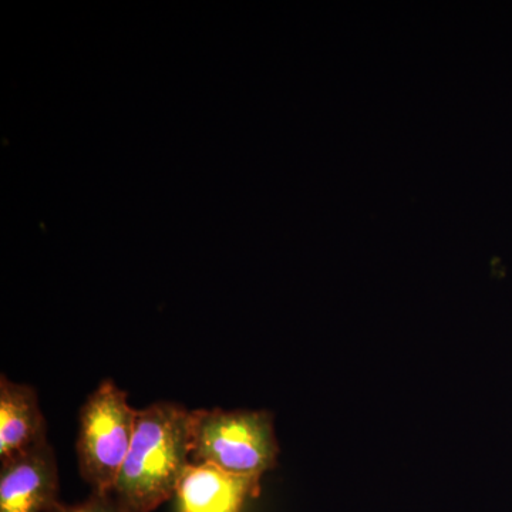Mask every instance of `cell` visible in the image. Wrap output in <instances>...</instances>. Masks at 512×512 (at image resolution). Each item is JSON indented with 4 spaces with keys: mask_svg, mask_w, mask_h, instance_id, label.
Segmentation results:
<instances>
[{
    "mask_svg": "<svg viewBox=\"0 0 512 512\" xmlns=\"http://www.w3.org/2000/svg\"><path fill=\"white\" fill-rule=\"evenodd\" d=\"M52 512H128L113 494L92 493L87 500L74 505L60 503Z\"/></svg>",
    "mask_w": 512,
    "mask_h": 512,
    "instance_id": "obj_7",
    "label": "cell"
},
{
    "mask_svg": "<svg viewBox=\"0 0 512 512\" xmlns=\"http://www.w3.org/2000/svg\"><path fill=\"white\" fill-rule=\"evenodd\" d=\"M46 441L47 426L39 394L29 384L0 376V461Z\"/></svg>",
    "mask_w": 512,
    "mask_h": 512,
    "instance_id": "obj_6",
    "label": "cell"
},
{
    "mask_svg": "<svg viewBox=\"0 0 512 512\" xmlns=\"http://www.w3.org/2000/svg\"><path fill=\"white\" fill-rule=\"evenodd\" d=\"M192 412L171 402L137 410L136 430L114 488L128 512H153L174 498L191 464Z\"/></svg>",
    "mask_w": 512,
    "mask_h": 512,
    "instance_id": "obj_1",
    "label": "cell"
},
{
    "mask_svg": "<svg viewBox=\"0 0 512 512\" xmlns=\"http://www.w3.org/2000/svg\"><path fill=\"white\" fill-rule=\"evenodd\" d=\"M261 493V480L192 463L175 491L177 512H242Z\"/></svg>",
    "mask_w": 512,
    "mask_h": 512,
    "instance_id": "obj_5",
    "label": "cell"
},
{
    "mask_svg": "<svg viewBox=\"0 0 512 512\" xmlns=\"http://www.w3.org/2000/svg\"><path fill=\"white\" fill-rule=\"evenodd\" d=\"M279 451L268 410H192V463L261 480L278 464Z\"/></svg>",
    "mask_w": 512,
    "mask_h": 512,
    "instance_id": "obj_2",
    "label": "cell"
},
{
    "mask_svg": "<svg viewBox=\"0 0 512 512\" xmlns=\"http://www.w3.org/2000/svg\"><path fill=\"white\" fill-rule=\"evenodd\" d=\"M0 463V512H52L60 504L59 468L49 441Z\"/></svg>",
    "mask_w": 512,
    "mask_h": 512,
    "instance_id": "obj_4",
    "label": "cell"
},
{
    "mask_svg": "<svg viewBox=\"0 0 512 512\" xmlns=\"http://www.w3.org/2000/svg\"><path fill=\"white\" fill-rule=\"evenodd\" d=\"M137 409L111 379L103 380L84 402L76 440L77 463L93 493L113 494L126 461Z\"/></svg>",
    "mask_w": 512,
    "mask_h": 512,
    "instance_id": "obj_3",
    "label": "cell"
}]
</instances>
